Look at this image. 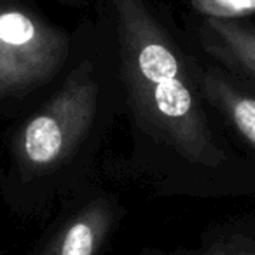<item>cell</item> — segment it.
<instances>
[{"instance_id": "6da1fadb", "label": "cell", "mask_w": 255, "mask_h": 255, "mask_svg": "<svg viewBox=\"0 0 255 255\" xmlns=\"http://www.w3.org/2000/svg\"><path fill=\"white\" fill-rule=\"evenodd\" d=\"M112 35L129 149L116 170L161 192L255 191V161L208 103L201 58L164 0H93Z\"/></svg>"}, {"instance_id": "7a4b0ae2", "label": "cell", "mask_w": 255, "mask_h": 255, "mask_svg": "<svg viewBox=\"0 0 255 255\" xmlns=\"http://www.w3.org/2000/svg\"><path fill=\"white\" fill-rule=\"evenodd\" d=\"M74 35L65 74L16 135V161L28 182L58 184L89 177L121 119V82L109 28L93 12Z\"/></svg>"}, {"instance_id": "3957f363", "label": "cell", "mask_w": 255, "mask_h": 255, "mask_svg": "<svg viewBox=\"0 0 255 255\" xmlns=\"http://www.w3.org/2000/svg\"><path fill=\"white\" fill-rule=\"evenodd\" d=\"M75 35L21 4L0 5V96L54 86L74 54Z\"/></svg>"}, {"instance_id": "277c9868", "label": "cell", "mask_w": 255, "mask_h": 255, "mask_svg": "<svg viewBox=\"0 0 255 255\" xmlns=\"http://www.w3.org/2000/svg\"><path fill=\"white\" fill-rule=\"evenodd\" d=\"M184 30L199 56L255 86V18L217 21L185 14Z\"/></svg>"}, {"instance_id": "5b68a950", "label": "cell", "mask_w": 255, "mask_h": 255, "mask_svg": "<svg viewBox=\"0 0 255 255\" xmlns=\"http://www.w3.org/2000/svg\"><path fill=\"white\" fill-rule=\"evenodd\" d=\"M201 84L227 135L255 161V86L205 58H201Z\"/></svg>"}, {"instance_id": "8992f818", "label": "cell", "mask_w": 255, "mask_h": 255, "mask_svg": "<svg viewBox=\"0 0 255 255\" xmlns=\"http://www.w3.org/2000/svg\"><path fill=\"white\" fill-rule=\"evenodd\" d=\"M123 213L116 194L105 189L86 192L42 255H96Z\"/></svg>"}, {"instance_id": "52a82bcc", "label": "cell", "mask_w": 255, "mask_h": 255, "mask_svg": "<svg viewBox=\"0 0 255 255\" xmlns=\"http://www.w3.org/2000/svg\"><path fill=\"white\" fill-rule=\"evenodd\" d=\"M142 255H161L145 252ZM187 255H255V224H240L217 233L203 248Z\"/></svg>"}, {"instance_id": "ba28073f", "label": "cell", "mask_w": 255, "mask_h": 255, "mask_svg": "<svg viewBox=\"0 0 255 255\" xmlns=\"http://www.w3.org/2000/svg\"><path fill=\"white\" fill-rule=\"evenodd\" d=\"M187 16L217 21H243L255 18V0H185Z\"/></svg>"}, {"instance_id": "9c48e42d", "label": "cell", "mask_w": 255, "mask_h": 255, "mask_svg": "<svg viewBox=\"0 0 255 255\" xmlns=\"http://www.w3.org/2000/svg\"><path fill=\"white\" fill-rule=\"evenodd\" d=\"M61 4H67V5H72V7H82V5L88 2V0H60Z\"/></svg>"}]
</instances>
